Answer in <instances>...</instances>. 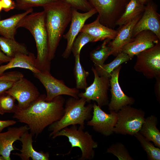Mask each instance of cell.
Instances as JSON below:
<instances>
[{
  "label": "cell",
  "instance_id": "cell-1",
  "mask_svg": "<svg viewBox=\"0 0 160 160\" xmlns=\"http://www.w3.org/2000/svg\"><path fill=\"white\" fill-rule=\"evenodd\" d=\"M46 96L40 95L25 109H17L13 116L18 121L26 124L36 138L47 127L59 120L64 113L65 100L62 96H57L50 101L45 100Z\"/></svg>",
  "mask_w": 160,
  "mask_h": 160
},
{
  "label": "cell",
  "instance_id": "cell-2",
  "mask_svg": "<svg viewBox=\"0 0 160 160\" xmlns=\"http://www.w3.org/2000/svg\"><path fill=\"white\" fill-rule=\"evenodd\" d=\"M43 7L48 36L49 58L51 61L55 56L65 29L71 22L72 8L59 0L47 4Z\"/></svg>",
  "mask_w": 160,
  "mask_h": 160
},
{
  "label": "cell",
  "instance_id": "cell-3",
  "mask_svg": "<svg viewBox=\"0 0 160 160\" xmlns=\"http://www.w3.org/2000/svg\"><path fill=\"white\" fill-rule=\"evenodd\" d=\"M28 30L35 40L37 51L36 67L39 71H50L51 61L49 56L48 39L44 11L32 12L25 16L16 27Z\"/></svg>",
  "mask_w": 160,
  "mask_h": 160
},
{
  "label": "cell",
  "instance_id": "cell-4",
  "mask_svg": "<svg viewBox=\"0 0 160 160\" xmlns=\"http://www.w3.org/2000/svg\"><path fill=\"white\" fill-rule=\"evenodd\" d=\"M87 102L84 98H76L71 97L65 100L63 115L59 120L49 126L48 130L51 132L49 137H52L59 131L70 125L79 124L84 129L85 122L91 119L93 110V104L85 105Z\"/></svg>",
  "mask_w": 160,
  "mask_h": 160
},
{
  "label": "cell",
  "instance_id": "cell-5",
  "mask_svg": "<svg viewBox=\"0 0 160 160\" xmlns=\"http://www.w3.org/2000/svg\"><path fill=\"white\" fill-rule=\"evenodd\" d=\"M84 129L76 125L70 127H66L59 131L52 137L54 139L57 137L64 136L68 138L71 145V149L74 147L79 148L81 152L79 160H91L95 156L94 148L97 147L98 144L92 138V135L88 131L84 132Z\"/></svg>",
  "mask_w": 160,
  "mask_h": 160
},
{
  "label": "cell",
  "instance_id": "cell-6",
  "mask_svg": "<svg viewBox=\"0 0 160 160\" xmlns=\"http://www.w3.org/2000/svg\"><path fill=\"white\" fill-rule=\"evenodd\" d=\"M117 113V120L114 133L132 136L139 132L145 119L144 111L127 105Z\"/></svg>",
  "mask_w": 160,
  "mask_h": 160
},
{
  "label": "cell",
  "instance_id": "cell-7",
  "mask_svg": "<svg viewBox=\"0 0 160 160\" xmlns=\"http://www.w3.org/2000/svg\"><path fill=\"white\" fill-rule=\"evenodd\" d=\"M129 0H88L98 13L101 23L113 29Z\"/></svg>",
  "mask_w": 160,
  "mask_h": 160
},
{
  "label": "cell",
  "instance_id": "cell-8",
  "mask_svg": "<svg viewBox=\"0 0 160 160\" xmlns=\"http://www.w3.org/2000/svg\"><path fill=\"white\" fill-rule=\"evenodd\" d=\"M136 56L134 66L136 71L149 79L160 76V42Z\"/></svg>",
  "mask_w": 160,
  "mask_h": 160
},
{
  "label": "cell",
  "instance_id": "cell-9",
  "mask_svg": "<svg viewBox=\"0 0 160 160\" xmlns=\"http://www.w3.org/2000/svg\"><path fill=\"white\" fill-rule=\"evenodd\" d=\"M33 74L46 89L47 94L45 99L47 101H51L56 97L63 95L79 98V89L76 87L70 88L67 86L63 80L57 79L53 76L50 71H41Z\"/></svg>",
  "mask_w": 160,
  "mask_h": 160
},
{
  "label": "cell",
  "instance_id": "cell-10",
  "mask_svg": "<svg viewBox=\"0 0 160 160\" xmlns=\"http://www.w3.org/2000/svg\"><path fill=\"white\" fill-rule=\"evenodd\" d=\"M91 70L94 75L93 81L84 92L79 93L78 96L86 99L87 102L95 101L101 108L108 105L109 103L108 91L110 87V78L98 76L93 67Z\"/></svg>",
  "mask_w": 160,
  "mask_h": 160
},
{
  "label": "cell",
  "instance_id": "cell-11",
  "mask_svg": "<svg viewBox=\"0 0 160 160\" xmlns=\"http://www.w3.org/2000/svg\"><path fill=\"white\" fill-rule=\"evenodd\" d=\"M5 92L17 100L16 105L19 109L28 107L40 95L37 87L24 77L15 81L12 86Z\"/></svg>",
  "mask_w": 160,
  "mask_h": 160
},
{
  "label": "cell",
  "instance_id": "cell-12",
  "mask_svg": "<svg viewBox=\"0 0 160 160\" xmlns=\"http://www.w3.org/2000/svg\"><path fill=\"white\" fill-rule=\"evenodd\" d=\"M92 118L87 122V125L92 127L95 131L105 136H109L113 133V129L117 120V113L110 111L105 113L101 108L94 103L93 104Z\"/></svg>",
  "mask_w": 160,
  "mask_h": 160
},
{
  "label": "cell",
  "instance_id": "cell-13",
  "mask_svg": "<svg viewBox=\"0 0 160 160\" xmlns=\"http://www.w3.org/2000/svg\"><path fill=\"white\" fill-rule=\"evenodd\" d=\"M97 13V11L95 8L85 13H81L77 10L72 8V17L70 28L67 33L63 36L67 41L66 47L62 55L63 58L67 59L69 57L72 52L73 41L86 21Z\"/></svg>",
  "mask_w": 160,
  "mask_h": 160
},
{
  "label": "cell",
  "instance_id": "cell-14",
  "mask_svg": "<svg viewBox=\"0 0 160 160\" xmlns=\"http://www.w3.org/2000/svg\"><path fill=\"white\" fill-rule=\"evenodd\" d=\"M120 65L112 72L110 79L111 97L108 105L110 111L117 112L123 107L132 105L135 102L134 99L126 95L122 90L119 81Z\"/></svg>",
  "mask_w": 160,
  "mask_h": 160
},
{
  "label": "cell",
  "instance_id": "cell-15",
  "mask_svg": "<svg viewBox=\"0 0 160 160\" xmlns=\"http://www.w3.org/2000/svg\"><path fill=\"white\" fill-rule=\"evenodd\" d=\"M160 17L154 4L150 1L148 2L141 17L134 27L132 38L140 32L148 30L154 33L160 39Z\"/></svg>",
  "mask_w": 160,
  "mask_h": 160
},
{
  "label": "cell",
  "instance_id": "cell-16",
  "mask_svg": "<svg viewBox=\"0 0 160 160\" xmlns=\"http://www.w3.org/2000/svg\"><path fill=\"white\" fill-rule=\"evenodd\" d=\"M159 42L160 39L154 33L150 30H144L138 33L132 41L125 45L122 52L127 54L131 59Z\"/></svg>",
  "mask_w": 160,
  "mask_h": 160
},
{
  "label": "cell",
  "instance_id": "cell-17",
  "mask_svg": "<svg viewBox=\"0 0 160 160\" xmlns=\"http://www.w3.org/2000/svg\"><path fill=\"white\" fill-rule=\"evenodd\" d=\"M29 130L27 125L19 127H11L4 132H0V156L4 160H10V155L12 151L16 150L13 145L14 142L20 140L22 135Z\"/></svg>",
  "mask_w": 160,
  "mask_h": 160
},
{
  "label": "cell",
  "instance_id": "cell-18",
  "mask_svg": "<svg viewBox=\"0 0 160 160\" xmlns=\"http://www.w3.org/2000/svg\"><path fill=\"white\" fill-rule=\"evenodd\" d=\"M143 13L136 17L118 30L115 38L110 42L111 47V55L116 56L122 52L123 48L133 39L132 34L133 28L136 23L141 17Z\"/></svg>",
  "mask_w": 160,
  "mask_h": 160
},
{
  "label": "cell",
  "instance_id": "cell-19",
  "mask_svg": "<svg viewBox=\"0 0 160 160\" xmlns=\"http://www.w3.org/2000/svg\"><path fill=\"white\" fill-rule=\"evenodd\" d=\"M118 31V30H115L101 23L98 15L93 22L84 24L80 32L89 34L93 38L94 42H95L106 39L112 40L116 37Z\"/></svg>",
  "mask_w": 160,
  "mask_h": 160
},
{
  "label": "cell",
  "instance_id": "cell-20",
  "mask_svg": "<svg viewBox=\"0 0 160 160\" xmlns=\"http://www.w3.org/2000/svg\"><path fill=\"white\" fill-rule=\"evenodd\" d=\"M36 57L33 53L30 52L28 54H17L7 64L0 65V76L6 71L15 68L26 69L33 73L40 72L36 67Z\"/></svg>",
  "mask_w": 160,
  "mask_h": 160
},
{
  "label": "cell",
  "instance_id": "cell-21",
  "mask_svg": "<svg viewBox=\"0 0 160 160\" xmlns=\"http://www.w3.org/2000/svg\"><path fill=\"white\" fill-rule=\"evenodd\" d=\"M33 135L28 131L25 132L21 136L20 141L22 143L20 153H16L13 154L18 156L22 160H29L31 158L33 160H48L49 154L48 152L42 151H37L33 148L32 143Z\"/></svg>",
  "mask_w": 160,
  "mask_h": 160
},
{
  "label": "cell",
  "instance_id": "cell-22",
  "mask_svg": "<svg viewBox=\"0 0 160 160\" xmlns=\"http://www.w3.org/2000/svg\"><path fill=\"white\" fill-rule=\"evenodd\" d=\"M157 117L151 115L145 119L139 132L148 140L152 141L154 145L160 148V132L157 128Z\"/></svg>",
  "mask_w": 160,
  "mask_h": 160
},
{
  "label": "cell",
  "instance_id": "cell-23",
  "mask_svg": "<svg viewBox=\"0 0 160 160\" xmlns=\"http://www.w3.org/2000/svg\"><path fill=\"white\" fill-rule=\"evenodd\" d=\"M33 9L13 15L5 19L0 20V35L5 37L15 39L17 24L25 16L33 12Z\"/></svg>",
  "mask_w": 160,
  "mask_h": 160
},
{
  "label": "cell",
  "instance_id": "cell-24",
  "mask_svg": "<svg viewBox=\"0 0 160 160\" xmlns=\"http://www.w3.org/2000/svg\"><path fill=\"white\" fill-rule=\"evenodd\" d=\"M145 6L141 3L138 0H129L127 4L124 11L116 23L120 28L143 13Z\"/></svg>",
  "mask_w": 160,
  "mask_h": 160
},
{
  "label": "cell",
  "instance_id": "cell-25",
  "mask_svg": "<svg viewBox=\"0 0 160 160\" xmlns=\"http://www.w3.org/2000/svg\"><path fill=\"white\" fill-rule=\"evenodd\" d=\"M0 47L1 50L11 58L18 53L28 54L30 52L24 44L19 43L15 39L3 36H0Z\"/></svg>",
  "mask_w": 160,
  "mask_h": 160
},
{
  "label": "cell",
  "instance_id": "cell-26",
  "mask_svg": "<svg viewBox=\"0 0 160 160\" xmlns=\"http://www.w3.org/2000/svg\"><path fill=\"white\" fill-rule=\"evenodd\" d=\"M131 59L127 54L122 52L119 54L112 61L107 64L95 66L94 68L98 76L110 78L112 72L124 63Z\"/></svg>",
  "mask_w": 160,
  "mask_h": 160
},
{
  "label": "cell",
  "instance_id": "cell-27",
  "mask_svg": "<svg viewBox=\"0 0 160 160\" xmlns=\"http://www.w3.org/2000/svg\"><path fill=\"white\" fill-rule=\"evenodd\" d=\"M111 40L108 39L104 40L100 46L90 52V58L94 63L95 66H101L104 64L105 61L111 55V47L110 42Z\"/></svg>",
  "mask_w": 160,
  "mask_h": 160
},
{
  "label": "cell",
  "instance_id": "cell-28",
  "mask_svg": "<svg viewBox=\"0 0 160 160\" xmlns=\"http://www.w3.org/2000/svg\"><path fill=\"white\" fill-rule=\"evenodd\" d=\"M74 75L76 81V88L79 89H85L88 87L87 79L89 74L82 66L80 61V55L75 57Z\"/></svg>",
  "mask_w": 160,
  "mask_h": 160
},
{
  "label": "cell",
  "instance_id": "cell-29",
  "mask_svg": "<svg viewBox=\"0 0 160 160\" xmlns=\"http://www.w3.org/2000/svg\"><path fill=\"white\" fill-rule=\"evenodd\" d=\"M134 136L140 142L142 147L146 153L148 159L160 160V148L155 146L139 132Z\"/></svg>",
  "mask_w": 160,
  "mask_h": 160
},
{
  "label": "cell",
  "instance_id": "cell-30",
  "mask_svg": "<svg viewBox=\"0 0 160 160\" xmlns=\"http://www.w3.org/2000/svg\"><path fill=\"white\" fill-rule=\"evenodd\" d=\"M15 100L14 97L5 92L0 94V114L14 113L17 109L15 104Z\"/></svg>",
  "mask_w": 160,
  "mask_h": 160
},
{
  "label": "cell",
  "instance_id": "cell-31",
  "mask_svg": "<svg viewBox=\"0 0 160 160\" xmlns=\"http://www.w3.org/2000/svg\"><path fill=\"white\" fill-rule=\"evenodd\" d=\"M106 153H111L119 160H133L124 145L121 142L111 144L107 149Z\"/></svg>",
  "mask_w": 160,
  "mask_h": 160
},
{
  "label": "cell",
  "instance_id": "cell-32",
  "mask_svg": "<svg viewBox=\"0 0 160 160\" xmlns=\"http://www.w3.org/2000/svg\"><path fill=\"white\" fill-rule=\"evenodd\" d=\"M94 42L92 37L88 33L80 32L76 37L73 43L72 47V52L74 56L80 55L81 49L89 42Z\"/></svg>",
  "mask_w": 160,
  "mask_h": 160
},
{
  "label": "cell",
  "instance_id": "cell-33",
  "mask_svg": "<svg viewBox=\"0 0 160 160\" xmlns=\"http://www.w3.org/2000/svg\"><path fill=\"white\" fill-rule=\"evenodd\" d=\"M15 8L25 11L37 7H42L59 0H14Z\"/></svg>",
  "mask_w": 160,
  "mask_h": 160
},
{
  "label": "cell",
  "instance_id": "cell-34",
  "mask_svg": "<svg viewBox=\"0 0 160 160\" xmlns=\"http://www.w3.org/2000/svg\"><path fill=\"white\" fill-rule=\"evenodd\" d=\"M70 6L72 8L79 10L85 12L94 8L91 5L88 0H59Z\"/></svg>",
  "mask_w": 160,
  "mask_h": 160
},
{
  "label": "cell",
  "instance_id": "cell-35",
  "mask_svg": "<svg viewBox=\"0 0 160 160\" xmlns=\"http://www.w3.org/2000/svg\"><path fill=\"white\" fill-rule=\"evenodd\" d=\"M24 76L21 73L17 71H13L4 73L0 76V80H8L16 81Z\"/></svg>",
  "mask_w": 160,
  "mask_h": 160
},
{
  "label": "cell",
  "instance_id": "cell-36",
  "mask_svg": "<svg viewBox=\"0 0 160 160\" xmlns=\"http://www.w3.org/2000/svg\"><path fill=\"white\" fill-rule=\"evenodd\" d=\"M2 9L8 12L15 8V3L13 0H1Z\"/></svg>",
  "mask_w": 160,
  "mask_h": 160
},
{
  "label": "cell",
  "instance_id": "cell-37",
  "mask_svg": "<svg viewBox=\"0 0 160 160\" xmlns=\"http://www.w3.org/2000/svg\"><path fill=\"white\" fill-rule=\"evenodd\" d=\"M14 81L8 80L0 81V94L5 92L9 89L13 85Z\"/></svg>",
  "mask_w": 160,
  "mask_h": 160
},
{
  "label": "cell",
  "instance_id": "cell-38",
  "mask_svg": "<svg viewBox=\"0 0 160 160\" xmlns=\"http://www.w3.org/2000/svg\"><path fill=\"white\" fill-rule=\"evenodd\" d=\"M156 82L154 85V92L157 100L160 102V76L155 78Z\"/></svg>",
  "mask_w": 160,
  "mask_h": 160
},
{
  "label": "cell",
  "instance_id": "cell-39",
  "mask_svg": "<svg viewBox=\"0 0 160 160\" xmlns=\"http://www.w3.org/2000/svg\"><path fill=\"white\" fill-rule=\"evenodd\" d=\"M16 122L14 120H0V132L5 128L14 125Z\"/></svg>",
  "mask_w": 160,
  "mask_h": 160
},
{
  "label": "cell",
  "instance_id": "cell-40",
  "mask_svg": "<svg viewBox=\"0 0 160 160\" xmlns=\"http://www.w3.org/2000/svg\"><path fill=\"white\" fill-rule=\"evenodd\" d=\"M11 58L6 55L0 49V65L3 63H8Z\"/></svg>",
  "mask_w": 160,
  "mask_h": 160
},
{
  "label": "cell",
  "instance_id": "cell-41",
  "mask_svg": "<svg viewBox=\"0 0 160 160\" xmlns=\"http://www.w3.org/2000/svg\"><path fill=\"white\" fill-rule=\"evenodd\" d=\"M142 4L144 5L145 3L150 1V0H138Z\"/></svg>",
  "mask_w": 160,
  "mask_h": 160
},
{
  "label": "cell",
  "instance_id": "cell-42",
  "mask_svg": "<svg viewBox=\"0 0 160 160\" xmlns=\"http://www.w3.org/2000/svg\"><path fill=\"white\" fill-rule=\"evenodd\" d=\"M2 10V7L1 4V1L0 0V12Z\"/></svg>",
  "mask_w": 160,
  "mask_h": 160
},
{
  "label": "cell",
  "instance_id": "cell-43",
  "mask_svg": "<svg viewBox=\"0 0 160 160\" xmlns=\"http://www.w3.org/2000/svg\"><path fill=\"white\" fill-rule=\"evenodd\" d=\"M0 160H4L3 157L1 156H0Z\"/></svg>",
  "mask_w": 160,
  "mask_h": 160
},
{
  "label": "cell",
  "instance_id": "cell-44",
  "mask_svg": "<svg viewBox=\"0 0 160 160\" xmlns=\"http://www.w3.org/2000/svg\"><path fill=\"white\" fill-rule=\"evenodd\" d=\"M1 80H0V81Z\"/></svg>",
  "mask_w": 160,
  "mask_h": 160
}]
</instances>
